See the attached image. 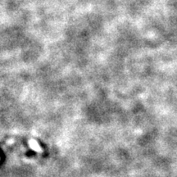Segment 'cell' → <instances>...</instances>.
<instances>
[{"mask_svg":"<svg viewBox=\"0 0 177 177\" xmlns=\"http://www.w3.org/2000/svg\"><path fill=\"white\" fill-rule=\"evenodd\" d=\"M30 146L31 147V148H33L35 151H36V152H41V148L38 145V143H36L35 141H34V140H30Z\"/></svg>","mask_w":177,"mask_h":177,"instance_id":"6da1fadb","label":"cell"}]
</instances>
